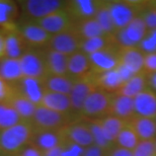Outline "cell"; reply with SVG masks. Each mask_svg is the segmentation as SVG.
<instances>
[{
    "mask_svg": "<svg viewBox=\"0 0 156 156\" xmlns=\"http://www.w3.org/2000/svg\"><path fill=\"white\" fill-rule=\"evenodd\" d=\"M35 133V127L27 121H21L13 127L0 131V155L16 156L32 143Z\"/></svg>",
    "mask_w": 156,
    "mask_h": 156,
    "instance_id": "1",
    "label": "cell"
},
{
    "mask_svg": "<svg viewBox=\"0 0 156 156\" xmlns=\"http://www.w3.org/2000/svg\"><path fill=\"white\" fill-rule=\"evenodd\" d=\"M148 29L140 15L134 18L123 30H118L113 35L115 43L119 48L138 47L141 41L145 38Z\"/></svg>",
    "mask_w": 156,
    "mask_h": 156,
    "instance_id": "2",
    "label": "cell"
},
{
    "mask_svg": "<svg viewBox=\"0 0 156 156\" xmlns=\"http://www.w3.org/2000/svg\"><path fill=\"white\" fill-rule=\"evenodd\" d=\"M30 123L36 130L59 131L70 124V117L67 114H61L38 105Z\"/></svg>",
    "mask_w": 156,
    "mask_h": 156,
    "instance_id": "3",
    "label": "cell"
},
{
    "mask_svg": "<svg viewBox=\"0 0 156 156\" xmlns=\"http://www.w3.org/2000/svg\"><path fill=\"white\" fill-rule=\"evenodd\" d=\"M108 8L116 30L125 29L137 15H139L144 2L108 1Z\"/></svg>",
    "mask_w": 156,
    "mask_h": 156,
    "instance_id": "4",
    "label": "cell"
},
{
    "mask_svg": "<svg viewBox=\"0 0 156 156\" xmlns=\"http://www.w3.org/2000/svg\"><path fill=\"white\" fill-rule=\"evenodd\" d=\"M112 95L113 93H108L99 88L95 89L86 98L80 114L90 120H98L107 116L110 110Z\"/></svg>",
    "mask_w": 156,
    "mask_h": 156,
    "instance_id": "5",
    "label": "cell"
},
{
    "mask_svg": "<svg viewBox=\"0 0 156 156\" xmlns=\"http://www.w3.org/2000/svg\"><path fill=\"white\" fill-rule=\"evenodd\" d=\"M119 51L120 48L117 45H111L104 50L88 55L93 72L102 73L116 69L120 63Z\"/></svg>",
    "mask_w": 156,
    "mask_h": 156,
    "instance_id": "6",
    "label": "cell"
},
{
    "mask_svg": "<svg viewBox=\"0 0 156 156\" xmlns=\"http://www.w3.org/2000/svg\"><path fill=\"white\" fill-rule=\"evenodd\" d=\"M23 77L44 79L47 76L44 52L29 49L20 59Z\"/></svg>",
    "mask_w": 156,
    "mask_h": 156,
    "instance_id": "7",
    "label": "cell"
},
{
    "mask_svg": "<svg viewBox=\"0 0 156 156\" xmlns=\"http://www.w3.org/2000/svg\"><path fill=\"white\" fill-rule=\"evenodd\" d=\"M95 89H98V86H96L94 81V73H93V71H91L85 77L76 79L75 83H74L72 87V90H71L69 94L71 99V105H72V111L80 114L86 98Z\"/></svg>",
    "mask_w": 156,
    "mask_h": 156,
    "instance_id": "8",
    "label": "cell"
},
{
    "mask_svg": "<svg viewBox=\"0 0 156 156\" xmlns=\"http://www.w3.org/2000/svg\"><path fill=\"white\" fill-rule=\"evenodd\" d=\"M60 131L65 142L73 143L84 149L94 145L91 130L88 124L70 123Z\"/></svg>",
    "mask_w": 156,
    "mask_h": 156,
    "instance_id": "9",
    "label": "cell"
},
{
    "mask_svg": "<svg viewBox=\"0 0 156 156\" xmlns=\"http://www.w3.org/2000/svg\"><path fill=\"white\" fill-rule=\"evenodd\" d=\"M20 3L23 12L27 16L39 20L63 9L66 2L59 0H27Z\"/></svg>",
    "mask_w": 156,
    "mask_h": 156,
    "instance_id": "10",
    "label": "cell"
},
{
    "mask_svg": "<svg viewBox=\"0 0 156 156\" xmlns=\"http://www.w3.org/2000/svg\"><path fill=\"white\" fill-rule=\"evenodd\" d=\"M36 23L41 27H43L48 34H50L51 36H54L71 30L74 21L71 18L69 13L63 8L61 10L54 12V13H51L48 16L42 18V20H37Z\"/></svg>",
    "mask_w": 156,
    "mask_h": 156,
    "instance_id": "11",
    "label": "cell"
},
{
    "mask_svg": "<svg viewBox=\"0 0 156 156\" xmlns=\"http://www.w3.org/2000/svg\"><path fill=\"white\" fill-rule=\"evenodd\" d=\"M81 40L75 32L71 29L67 32L52 36L51 40L47 46V49L59 52L66 56H70L80 51Z\"/></svg>",
    "mask_w": 156,
    "mask_h": 156,
    "instance_id": "12",
    "label": "cell"
},
{
    "mask_svg": "<svg viewBox=\"0 0 156 156\" xmlns=\"http://www.w3.org/2000/svg\"><path fill=\"white\" fill-rule=\"evenodd\" d=\"M17 30L27 45L29 47H33V49L48 46L52 38V36L47 33L43 27H41L37 23H23L20 27H17Z\"/></svg>",
    "mask_w": 156,
    "mask_h": 156,
    "instance_id": "13",
    "label": "cell"
},
{
    "mask_svg": "<svg viewBox=\"0 0 156 156\" xmlns=\"http://www.w3.org/2000/svg\"><path fill=\"white\" fill-rule=\"evenodd\" d=\"M13 86L16 91L26 96L36 105H40L46 92L43 79H37V78L23 77L20 81L13 84Z\"/></svg>",
    "mask_w": 156,
    "mask_h": 156,
    "instance_id": "14",
    "label": "cell"
},
{
    "mask_svg": "<svg viewBox=\"0 0 156 156\" xmlns=\"http://www.w3.org/2000/svg\"><path fill=\"white\" fill-rule=\"evenodd\" d=\"M99 1L92 0H74L65 3L64 9L66 10L74 23L94 17L98 10Z\"/></svg>",
    "mask_w": 156,
    "mask_h": 156,
    "instance_id": "15",
    "label": "cell"
},
{
    "mask_svg": "<svg viewBox=\"0 0 156 156\" xmlns=\"http://www.w3.org/2000/svg\"><path fill=\"white\" fill-rule=\"evenodd\" d=\"M133 99L136 116L149 119L156 118V92L147 87Z\"/></svg>",
    "mask_w": 156,
    "mask_h": 156,
    "instance_id": "16",
    "label": "cell"
},
{
    "mask_svg": "<svg viewBox=\"0 0 156 156\" xmlns=\"http://www.w3.org/2000/svg\"><path fill=\"white\" fill-rule=\"evenodd\" d=\"M119 57H120V64L126 67L133 75L143 71L145 54L139 47L120 48Z\"/></svg>",
    "mask_w": 156,
    "mask_h": 156,
    "instance_id": "17",
    "label": "cell"
},
{
    "mask_svg": "<svg viewBox=\"0 0 156 156\" xmlns=\"http://www.w3.org/2000/svg\"><path fill=\"white\" fill-rule=\"evenodd\" d=\"M108 115L129 122L131 119L136 116L135 108H134V99L118 93H113Z\"/></svg>",
    "mask_w": 156,
    "mask_h": 156,
    "instance_id": "18",
    "label": "cell"
},
{
    "mask_svg": "<svg viewBox=\"0 0 156 156\" xmlns=\"http://www.w3.org/2000/svg\"><path fill=\"white\" fill-rule=\"evenodd\" d=\"M68 57L69 56L47 49L44 52L47 75H68Z\"/></svg>",
    "mask_w": 156,
    "mask_h": 156,
    "instance_id": "19",
    "label": "cell"
},
{
    "mask_svg": "<svg viewBox=\"0 0 156 156\" xmlns=\"http://www.w3.org/2000/svg\"><path fill=\"white\" fill-rule=\"evenodd\" d=\"M88 55L82 51H78L68 57V75L74 79L85 77L91 72Z\"/></svg>",
    "mask_w": 156,
    "mask_h": 156,
    "instance_id": "20",
    "label": "cell"
},
{
    "mask_svg": "<svg viewBox=\"0 0 156 156\" xmlns=\"http://www.w3.org/2000/svg\"><path fill=\"white\" fill-rule=\"evenodd\" d=\"M61 131H46V130H36L33 141L30 144L35 145L41 151L46 152L48 150L60 146L63 143Z\"/></svg>",
    "mask_w": 156,
    "mask_h": 156,
    "instance_id": "21",
    "label": "cell"
},
{
    "mask_svg": "<svg viewBox=\"0 0 156 156\" xmlns=\"http://www.w3.org/2000/svg\"><path fill=\"white\" fill-rule=\"evenodd\" d=\"M29 49L18 30L5 32V58L20 59Z\"/></svg>",
    "mask_w": 156,
    "mask_h": 156,
    "instance_id": "22",
    "label": "cell"
},
{
    "mask_svg": "<svg viewBox=\"0 0 156 156\" xmlns=\"http://www.w3.org/2000/svg\"><path fill=\"white\" fill-rule=\"evenodd\" d=\"M40 105L61 114L69 115L70 112H72L70 95L62 94V93L46 91Z\"/></svg>",
    "mask_w": 156,
    "mask_h": 156,
    "instance_id": "23",
    "label": "cell"
},
{
    "mask_svg": "<svg viewBox=\"0 0 156 156\" xmlns=\"http://www.w3.org/2000/svg\"><path fill=\"white\" fill-rule=\"evenodd\" d=\"M94 81L98 88L108 93L118 92L125 82L117 69L102 73H94Z\"/></svg>",
    "mask_w": 156,
    "mask_h": 156,
    "instance_id": "24",
    "label": "cell"
},
{
    "mask_svg": "<svg viewBox=\"0 0 156 156\" xmlns=\"http://www.w3.org/2000/svg\"><path fill=\"white\" fill-rule=\"evenodd\" d=\"M76 79L70 77L69 75H47L43 79L44 87L46 91L62 93V94H70L72 87Z\"/></svg>",
    "mask_w": 156,
    "mask_h": 156,
    "instance_id": "25",
    "label": "cell"
},
{
    "mask_svg": "<svg viewBox=\"0 0 156 156\" xmlns=\"http://www.w3.org/2000/svg\"><path fill=\"white\" fill-rule=\"evenodd\" d=\"M8 104L17 112L23 121L30 122L35 115V112L37 110V107L35 104H33L30 99H27L26 96L20 94V92L16 91V89L13 86V93H12L10 99L8 101Z\"/></svg>",
    "mask_w": 156,
    "mask_h": 156,
    "instance_id": "26",
    "label": "cell"
},
{
    "mask_svg": "<svg viewBox=\"0 0 156 156\" xmlns=\"http://www.w3.org/2000/svg\"><path fill=\"white\" fill-rule=\"evenodd\" d=\"M135 131L140 140H155L156 139V124L155 119H149L135 116L128 122Z\"/></svg>",
    "mask_w": 156,
    "mask_h": 156,
    "instance_id": "27",
    "label": "cell"
},
{
    "mask_svg": "<svg viewBox=\"0 0 156 156\" xmlns=\"http://www.w3.org/2000/svg\"><path fill=\"white\" fill-rule=\"evenodd\" d=\"M17 5L13 1L0 0V27L4 32L17 30L15 20L17 16Z\"/></svg>",
    "mask_w": 156,
    "mask_h": 156,
    "instance_id": "28",
    "label": "cell"
},
{
    "mask_svg": "<svg viewBox=\"0 0 156 156\" xmlns=\"http://www.w3.org/2000/svg\"><path fill=\"white\" fill-rule=\"evenodd\" d=\"M0 77L10 84H14L23 79V74L20 59H1L0 60Z\"/></svg>",
    "mask_w": 156,
    "mask_h": 156,
    "instance_id": "29",
    "label": "cell"
},
{
    "mask_svg": "<svg viewBox=\"0 0 156 156\" xmlns=\"http://www.w3.org/2000/svg\"><path fill=\"white\" fill-rule=\"evenodd\" d=\"M72 30L79 37L81 42L88 39H93L96 38V37H101L107 35V34L104 33V30L99 27V24L95 20L94 17L76 21V23H73Z\"/></svg>",
    "mask_w": 156,
    "mask_h": 156,
    "instance_id": "30",
    "label": "cell"
},
{
    "mask_svg": "<svg viewBox=\"0 0 156 156\" xmlns=\"http://www.w3.org/2000/svg\"><path fill=\"white\" fill-rule=\"evenodd\" d=\"M147 87H148L147 74L142 71V72L133 75L129 80H127L126 82H124L122 87L116 93L121 94V95L128 96V98H134L137 94H139L140 92H142L143 90L146 89Z\"/></svg>",
    "mask_w": 156,
    "mask_h": 156,
    "instance_id": "31",
    "label": "cell"
},
{
    "mask_svg": "<svg viewBox=\"0 0 156 156\" xmlns=\"http://www.w3.org/2000/svg\"><path fill=\"white\" fill-rule=\"evenodd\" d=\"M94 121L98 122V125L101 126L102 132H104L105 136L107 137V139L112 143H114V144L116 142L119 133L121 132L122 129L128 123L126 121H123L117 117L111 116V115H107V116Z\"/></svg>",
    "mask_w": 156,
    "mask_h": 156,
    "instance_id": "32",
    "label": "cell"
},
{
    "mask_svg": "<svg viewBox=\"0 0 156 156\" xmlns=\"http://www.w3.org/2000/svg\"><path fill=\"white\" fill-rule=\"evenodd\" d=\"M94 18L99 24V27H101V30H104V33L107 34V35H114L115 32L117 30L114 24L113 18H112L108 1H99Z\"/></svg>",
    "mask_w": 156,
    "mask_h": 156,
    "instance_id": "33",
    "label": "cell"
},
{
    "mask_svg": "<svg viewBox=\"0 0 156 156\" xmlns=\"http://www.w3.org/2000/svg\"><path fill=\"white\" fill-rule=\"evenodd\" d=\"M111 45H116L113 35H105L101 37H96V38L93 39L82 41L80 46V51L85 53L86 55H90L108 48Z\"/></svg>",
    "mask_w": 156,
    "mask_h": 156,
    "instance_id": "34",
    "label": "cell"
},
{
    "mask_svg": "<svg viewBox=\"0 0 156 156\" xmlns=\"http://www.w3.org/2000/svg\"><path fill=\"white\" fill-rule=\"evenodd\" d=\"M140 139L138 138L137 134L135 133V131L133 130V128L130 126L129 123H127V125L125 126L116 139L115 145L118 147L127 149V150L133 151L134 148L136 147L137 144L139 143Z\"/></svg>",
    "mask_w": 156,
    "mask_h": 156,
    "instance_id": "35",
    "label": "cell"
},
{
    "mask_svg": "<svg viewBox=\"0 0 156 156\" xmlns=\"http://www.w3.org/2000/svg\"><path fill=\"white\" fill-rule=\"evenodd\" d=\"M21 121L17 112L8 102L0 104V131L13 127Z\"/></svg>",
    "mask_w": 156,
    "mask_h": 156,
    "instance_id": "36",
    "label": "cell"
},
{
    "mask_svg": "<svg viewBox=\"0 0 156 156\" xmlns=\"http://www.w3.org/2000/svg\"><path fill=\"white\" fill-rule=\"evenodd\" d=\"M89 127L90 130H91V134L93 137V142H94V145L98 146L99 148H101L102 150L108 152V150H111L112 148L114 147L115 144L112 143L111 141H108L107 139V137L105 136L104 132H102L101 126L98 125V123L94 120H90L89 121Z\"/></svg>",
    "mask_w": 156,
    "mask_h": 156,
    "instance_id": "37",
    "label": "cell"
},
{
    "mask_svg": "<svg viewBox=\"0 0 156 156\" xmlns=\"http://www.w3.org/2000/svg\"><path fill=\"white\" fill-rule=\"evenodd\" d=\"M148 30H156V2H144L139 13Z\"/></svg>",
    "mask_w": 156,
    "mask_h": 156,
    "instance_id": "38",
    "label": "cell"
},
{
    "mask_svg": "<svg viewBox=\"0 0 156 156\" xmlns=\"http://www.w3.org/2000/svg\"><path fill=\"white\" fill-rule=\"evenodd\" d=\"M132 153L133 156H156L155 140H140Z\"/></svg>",
    "mask_w": 156,
    "mask_h": 156,
    "instance_id": "39",
    "label": "cell"
},
{
    "mask_svg": "<svg viewBox=\"0 0 156 156\" xmlns=\"http://www.w3.org/2000/svg\"><path fill=\"white\" fill-rule=\"evenodd\" d=\"M138 47L144 54L156 53V30H148L145 38L141 41Z\"/></svg>",
    "mask_w": 156,
    "mask_h": 156,
    "instance_id": "40",
    "label": "cell"
},
{
    "mask_svg": "<svg viewBox=\"0 0 156 156\" xmlns=\"http://www.w3.org/2000/svg\"><path fill=\"white\" fill-rule=\"evenodd\" d=\"M84 148L69 142L62 143V156H82Z\"/></svg>",
    "mask_w": 156,
    "mask_h": 156,
    "instance_id": "41",
    "label": "cell"
},
{
    "mask_svg": "<svg viewBox=\"0 0 156 156\" xmlns=\"http://www.w3.org/2000/svg\"><path fill=\"white\" fill-rule=\"evenodd\" d=\"M13 93V84L6 82L0 77V104L8 102Z\"/></svg>",
    "mask_w": 156,
    "mask_h": 156,
    "instance_id": "42",
    "label": "cell"
},
{
    "mask_svg": "<svg viewBox=\"0 0 156 156\" xmlns=\"http://www.w3.org/2000/svg\"><path fill=\"white\" fill-rule=\"evenodd\" d=\"M143 72L146 74H151L156 72V53L145 54Z\"/></svg>",
    "mask_w": 156,
    "mask_h": 156,
    "instance_id": "43",
    "label": "cell"
},
{
    "mask_svg": "<svg viewBox=\"0 0 156 156\" xmlns=\"http://www.w3.org/2000/svg\"><path fill=\"white\" fill-rule=\"evenodd\" d=\"M16 156H44V152L37 148L35 145L30 144L24 147Z\"/></svg>",
    "mask_w": 156,
    "mask_h": 156,
    "instance_id": "44",
    "label": "cell"
},
{
    "mask_svg": "<svg viewBox=\"0 0 156 156\" xmlns=\"http://www.w3.org/2000/svg\"><path fill=\"white\" fill-rule=\"evenodd\" d=\"M107 156H133V153L132 151L118 147V146L115 145L111 150L107 152Z\"/></svg>",
    "mask_w": 156,
    "mask_h": 156,
    "instance_id": "45",
    "label": "cell"
},
{
    "mask_svg": "<svg viewBox=\"0 0 156 156\" xmlns=\"http://www.w3.org/2000/svg\"><path fill=\"white\" fill-rule=\"evenodd\" d=\"M105 153H107V152L102 150L101 148H99L98 146L92 145L88 148L84 149L82 156H104Z\"/></svg>",
    "mask_w": 156,
    "mask_h": 156,
    "instance_id": "46",
    "label": "cell"
},
{
    "mask_svg": "<svg viewBox=\"0 0 156 156\" xmlns=\"http://www.w3.org/2000/svg\"><path fill=\"white\" fill-rule=\"evenodd\" d=\"M5 58V32L0 29V60Z\"/></svg>",
    "mask_w": 156,
    "mask_h": 156,
    "instance_id": "47",
    "label": "cell"
},
{
    "mask_svg": "<svg viewBox=\"0 0 156 156\" xmlns=\"http://www.w3.org/2000/svg\"><path fill=\"white\" fill-rule=\"evenodd\" d=\"M147 84L149 88L156 92V72L147 74Z\"/></svg>",
    "mask_w": 156,
    "mask_h": 156,
    "instance_id": "48",
    "label": "cell"
},
{
    "mask_svg": "<svg viewBox=\"0 0 156 156\" xmlns=\"http://www.w3.org/2000/svg\"><path fill=\"white\" fill-rule=\"evenodd\" d=\"M44 156H62V144L51 150L44 152Z\"/></svg>",
    "mask_w": 156,
    "mask_h": 156,
    "instance_id": "49",
    "label": "cell"
},
{
    "mask_svg": "<svg viewBox=\"0 0 156 156\" xmlns=\"http://www.w3.org/2000/svg\"><path fill=\"white\" fill-rule=\"evenodd\" d=\"M155 149H156V139H155Z\"/></svg>",
    "mask_w": 156,
    "mask_h": 156,
    "instance_id": "50",
    "label": "cell"
},
{
    "mask_svg": "<svg viewBox=\"0 0 156 156\" xmlns=\"http://www.w3.org/2000/svg\"><path fill=\"white\" fill-rule=\"evenodd\" d=\"M155 124H156V118H155Z\"/></svg>",
    "mask_w": 156,
    "mask_h": 156,
    "instance_id": "51",
    "label": "cell"
},
{
    "mask_svg": "<svg viewBox=\"0 0 156 156\" xmlns=\"http://www.w3.org/2000/svg\"><path fill=\"white\" fill-rule=\"evenodd\" d=\"M0 156H1V155H0Z\"/></svg>",
    "mask_w": 156,
    "mask_h": 156,
    "instance_id": "52",
    "label": "cell"
}]
</instances>
